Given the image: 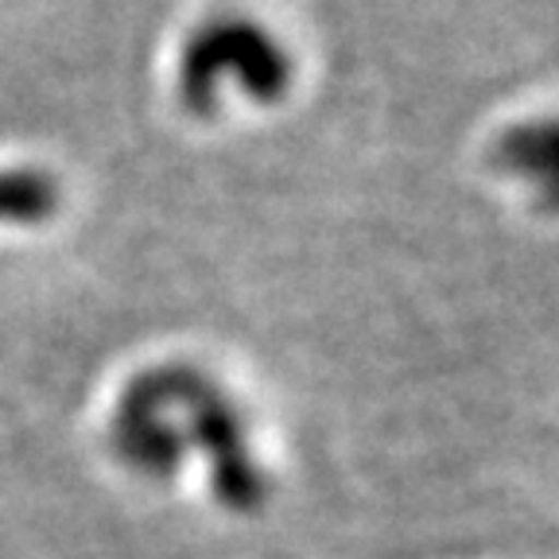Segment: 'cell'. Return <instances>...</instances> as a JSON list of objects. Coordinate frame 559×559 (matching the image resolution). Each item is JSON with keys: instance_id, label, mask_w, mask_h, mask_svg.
Instances as JSON below:
<instances>
[{"instance_id": "cell-2", "label": "cell", "mask_w": 559, "mask_h": 559, "mask_svg": "<svg viewBox=\"0 0 559 559\" xmlns=\"http://www.w3.org/2000/svg\"><path fill=\"white\" fill-rule=\"evenodd\" d=\"M59 210V183L35 167L0 171V226H39Z\"/></svg>"}, {"instance_id": "cell-3", "label": "cell", "mask_w": 559, "mask_h": 559, "mask_svg": "<svg viewBox=\"0 0 559 559\" xmlns=\"http://www.w3.org/2000/svg\"><path fill=\"white\" fill-rule=\"evenodd\" d=\"M498 164L506 171H516L521 179H533L544 194L556 191V129L551 121H533L501 136Z\"/></svg>"}, {"instance_id": "cell-1", "label": "cell", "mask_w": 559, "mask_h": 559, "mask_svg": "<svg viewBox=\"0 0 559 559\" xmlns=\"http://www.w3.org/2000/svg\"><path fill=\"white\" fill-rule=\"evenodd\" d=\"M296 62L269 24L245 12H218L202 20L183 39L175 67V94L187 114L206 121L222 109V86L237 82L253 105H276L288 97Z\"/></svg>"}]
</instances>
